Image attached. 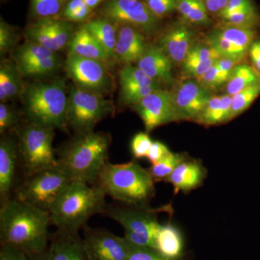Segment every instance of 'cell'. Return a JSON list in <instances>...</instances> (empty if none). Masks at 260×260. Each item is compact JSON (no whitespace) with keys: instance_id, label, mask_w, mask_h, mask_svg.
<instances>
[{"instance_id":"45","label":"cell","mask_w":260,"mask_h":260,"mask_svg":"<svg viewBox=\"0 0 260 260\" xmlns=\"http://www.w3.org/2000/svg\"><path fill=\"white\" fill-rule=\"evenodd\" d=\"M15 36L12 29L1 20L0 23V53L8 52L15 44Z\"/></svg>"},{"instance_id":"17","label":"cell","mask_w":260,"mask_h":260,"mask_svg":"<svg viewBox=\"0 0 260 260\" xmlns=\"http://www.w3.org/2000/svg\"><path fill=\"white\" fill-rule=\"evenodd\" d=\"M138 67L151 79L160 84H172L173 62L160 46L150 44L138 61Z\"/></svg>"},{"instance_id":"38","label":"cell","mask_w":260,"mask_h":260,"mask_svg":"<svg viewBox=\"0 0 260 260\" xmlns=\"http://www.w3.org/2000/svg\"><path fill=\"white\" fill-rule=\"evenodd\" d=\"M90 10L83 0H70L63 11V17L70 21H83L88 18Z\"/></svg>"},{"instance_id":"44","label":"cell","mask_w":260,"mask_h":260,"mask_svg":"<svg viewBox=\"0 0 260 260\" xmlns=\"http://www.w3.org/2000/svg\"><path fill=\"white\" fill-rule=\"evenodd\" d=\"M198 83L201 84L203 86L208 88L211 91V90L218 89L219 87L222 86L224 83L223 79L220 77V71L216 62L211 68L203 76L197 79Z\"/></svg>"},{"instance_id":"26","label":"cell","mask_w":260,"mask_h":260,"mask_svg":"<svg viewBox=\"0 0 260 260\" xmlns=\"http://www.w3.org/2000/svg\"><path fill=\"white\" fill-rule=\"evenodd\" d=\"M20 71L10 63L0 67V101L5 103L18 96L21 91Z\"/></svg>"},{"instance_id":"8","label":"cell","mask_w":260,"mask_h":260,"mask_svg":"<svg viewBox=\"0 0 260 260\" xmlns=\"http://www.w3.org/2000/svg\"><path fill=\"white\" fill-rule=\"evenodd\" d=\"M104 213L120 224L124 229V238L131 245L155 249L157 234L161 224L158 223L154 210L107 205Z\"/></svg>"},{"instance_id":"16","label":"cell","mask_w":260,"mask_h":260,"mask_svg":"<svg viewBox=\"0 0 260 260\" xmlns=\"http://www.w3.org/2000/svg\"><path fill=\"white\" fill-rule=\"evenodd\" d=\"M194 32L188 25L177 23L166 31L160 39V47L173 64H182L194 44Z\"/></svg>"},{"instance_id":"51","label":"cell","mask_w":260,"mask_h":260,"mask_svg":"<svg viewBox=\"0 0 260 260\" xmlns=\"http://www.w3.org/2000/svg\"><path fill=\"white\" fill-rule=\"evenodd\" d=\"M229 0H203L208 13L218 15L226 7Z\"/></svg>"},{"instance_id":"18","label":"cell","mask_w":260,"mask_h":260,"mask_svg":"<svg viewBox=\"0 0 260 260\" xmlns=\"http://www.w3.org/2000/svg\"><path fill=\"white\" fill-rule=\"evenodd\" d=\"M147 47L143 32L134 27L122 25L118 31L115 57L126 65L138 62Z\"/></svg>"},{"instance_id":"12","label":"cell","mask_w":260,"mask_h":260,"mask_svg":"<svg viewBox=\"0 0 260 260\" xmlns=\"http://www.w3.org/2000/svg\"><path fill=\"white\" fill-rule=\"evenodd\" d=\"M134 108L148 133L158 126L179 121L174 95L168 90H155L135 104Z\"/></svg>"},{"instance_id":"9","label":"cell","mask_w":260,"mask_h":260,"mask_svg":"<svg viewBox=\"0 0 260 260\" xmlns=\"http://www.w3.org/2000/svg\"><path fill=\"white\" fill-rule=\"evenodd\" d=\"M112 111V103L101 93L73 87L68 98L67 121L78 133L92 131Z\"/></svg>"},{"instance_id":"23","label":"cell","mask_w":260,"mask_h":260,"mask_svg":"<svg viewBox=\"0 0 260 260\" xmlns=\"http://www.w3.org/2000/svg\"><path fill=\"white\" fill-rule=\"evenodd\" d=\"M232 95L226 93L212 95L195 121L205 126H211L232 120Z\"/></svg>"},{"instance_id":"4","label":"cell","mask_w":260,"mask_h":260,"mask_svg":"<svg viewBox=\"0 0 260 260\" xmlns=\"http://www.w3.org/2000/svg\"><path fill=\"white\" fill-rule=\"evenodd\" d=\"M110 138L92 131L78 133L58 154V164L73 180L94 184L107 164Z\"/></svg>"},{"instance_id":"28","label":"cell","mask_w":260,"mask_h":260,"mask_svg":"<svg viewBox=\"0 0 260 260\" xmlns=\"http://www.w3.org/2000/svg\"><path fill=\"white\" fill-rule=\"evenodd\" d=\"M214 31L241 50L247 53L251 44L254 41L256 31L254 28L224 25L215 29Z\"/></svg>"},{"instance_id":"33","label":"cell","mask_w":260,"mask_h":260,"mask_svg":"<svg viewBox=\"0 0 260 260\" xmlns=\"http://www.w3.org/2000/svg\"><path fill=\"white\" fill-rule=\"evenodd\" d=\"M260 94V82L232 96V119L246 110Z\"/></svg>"},{"instance_id":"19","label":"cell","mask_w":260,"mask_h":260,"mask_svg":"<svg viewBox=\"0 0 260 260\" xmlns=\"http://www.w3.org/2000/svg\"><path fill=\"white\" fill-rule=\"evenodd\" d=\"M50 260H87L78 233L58 230L47 249Z\"/></svg>"},{"instance_id":"41","label":"cell","mask_w":260,"mask_h":260,"mask_svg":"<svg viewBox=\"0 0 260 260\" xmlns=\"http://www.w3.org/2000/svg\"><path fill=\"white\" fill-rule=\"evenodd\" d=\"M145 3L158 19L167 16L177 8V0H145Z\"/></svg>"},{"instance_id":"13","label":"cell","mask_w":260,"mask_h":260,"mask_svg":"<svg viewBox=\"0 0 260 260\" xmlns=\"http://www.w3.org/2000/svg\"><path fill=\"white\" fill-rule=\"evenodd\" d=\"M16 67L25 76L43 77L59 70L60 59L55 51L28 41L15 53Z\"/></svg>"},{"instance_id":"20","label":"cell","mask_w":260,"mask_h":260,"mask_svg":"<svg viewBox=\"0 0 260 260\" xmlns=\"http://www.w3.org/2000/svg\"><path fill=\"white\" fill-rule=\"evenodd\" d=\"M19 157L18 144L13 138H4L0 142V198L2 203L9 199L14 182Z\"/></svg>"},{"instance_id":"43","label":"cell","mask_w":260,"mask_h":260,"mask_svg":"<svg viewBox=\"0 0 260 260\" xmlns=\"http://www.w3.org/2000/svg\"><path fill=\"white\" fill-rule=\"evenodd\" d=\"M127 260H174L169 259L160 254L153 248L142 247L131 245L129 257ZM180 260V259H179Z\"/></svg>"},{"instance_id":"3","label":"cell","mask_w":260,"mask_h":260,"mask_svg":"<svg viewBox=\"0 0 260 260\" xmlns=\"http://www.w3.org/2000/svg\"><path fill=\"white\" fill-rule=\"evenodd\" d=\"M73 180L63 191L49 213L58 230L78 232L92 215L105 211L106 193L99 186Z\"/></svg>"},{"instance_id":"22","label":"cell","mask_w":260,"mask_h":260,"mask_svg":"<svg viewBox=\"0 0 260 260\" xmlns=\"http://www.w3.org/2000/svg\"><path fill=\"white\" fill-rule=\"evenodd\" d=\"M69 54L107 63L109 57L101 44L85 28L77 30L68 44Z\"/></svg>"},{"instance_id":"15","label":"cell","mask_w":260,"mask_h":260,"mask_svg":"<svg viewBox=\"0 0 260 260\" xmlns=\"http://www.w3.org/2000/svg\"><path fill=\"white\" fill-rule=\"evenodd\" d=\"M179 120H196L212 97L211 91L198 83L186 80L173 93Z\"/></svg>"},{"instance_id":"10","label":"cell","mask_w":260,"mask_h":260,"mask_svg":"<svg viewBox=\"0 0 260 260\" xmlns=\"http://www.w3.org/2000/svg\"><path fill=\"white\" fill-rule=\"evenodd\" d=\"M103 13L109 21L134 27L145 34H153L158 27L159 19L139 0H111L104 5Z\"/></svg>"},{"instance_id":"7","label":"cell","mask_w":260,"mask_h":260,"mask_svg":"<svg viewBox=\"0 0 260 260\" xmlns=\"http://www.w3.org/2000/svg\"><path fill=\"white\" fill-rule=\"evenodd\" d=\"M54 129L30 124L19 133V156L28 175L58 165L53 148Z\"/></svg>"},{"instance_id":"49","label":"cell","mask_w":260,"mask_h":260,"mask_svg":"<svg viewBox=\"0 0 260 260\" xmlns=\"http://www.w3.org/2000/svg\"><path fill=\"white\" fill-rule=\"evenodd\" d=\"M252 6L250 0H229L226 7L218 15L221 18L238 10L251 8Z\"/></svg>"},{"instance_id":"11","label":"cell","mask_w":260,"mask_h":260,"mask_svg":"<svg viewBox=\"0 0 260 260\" xmlns=\"http://www.w3.org/2000/svg\"><path fill=\"white\" fill-rule=\"evenodd\" d=\"M87 260H127L131 244L109 231L87 227L83 239Z\"/></svg>"},{"instance_id":"24","label":"cell","mask_w":260,"mask_h":260,"mask_svg":"<svg viewBox=\"0 0 260 260\" xmlns=\"http://www.w3.org/2000/svg\"><path fill=\"white\" fill-rule=\"evenodd\" d=\"M184 248V239L177 227L171 223L160 225L155 242V249L160 254L169 259H181Z\"/></svg>"},{"instance_id":"5","label":"cell","mask_w":260,"mask_h":260,"mask_svg":"<svg viewBox=\"0 0 260 260\" xmlns=\"http://www.w3.org/2000/svg\"><path fill=\"white\" fill-rule=\"evenodd\" d=\"M68 98L62 80L32 84L25 94V112L29 123L63 129L68 124Z\"/></svg>"},{"instance_id":"21","label":"cell","mask_w":260,"mask_h":260,"mask_svg":"<svg viewBox=\"0 0 260 260\" xmlns=\"http://www.w3.org/2000/svg\"><path fill=\"white\" fill-rule=\"evenodd\" d=\"M207 172L201 162L197 160H185L179 164L165 181L171 183L174 193L192 190L202 185Z\"/></svg>"},{"instance_id":"2","label":"cell","mask_w":260,"mask_h":260,"mask_svg":"<svg viewBox=\"0 0 260 260\" xmlns=\"http://www.w3.org/2000/svg\"><path fill=\"white\" fill-rule=\"evenodd\" d=\"M98 186L113 199L129 206L146 208L155 194V181L148 169L135 161L107 162L101 171Z\"/></svg>"},{"instance_id":"30","label":"cell","mask_w":260,"mask_h":260,"mask_svg":"<svg viewBox=\"0 0 260 260\" xmlns=\"http://www.w3.org/2000/svg\"><path fill=\"white\" fill-rule=\"evenodd\" d=\"M207 42L218 51L222 57L229 58L238 63H240L247 54L235 47L226 39L219 36L214 30L208 34Z\"/></svg>"},{"instance_id":"27","label":"cell","mask_w":260,"mask_h":260,"mask_svg":"<svg viewBox=\"0 0 260 260\" xmlns=\"http://www.w3.org/2000/svg\"><path fill=\"white\" fill-rule=\"evenodd\" d=\"M259 82L260 75L254 68L245 64H238L226 83V94L233 96Z\"/></svg>"},{"instance_id":"42","label":"cell","mask_w":260,"mask_h":260,"mask_svg":"<svg viewBox=\"0 0 260 260\" xmlns=\"http://www.w3.org/2000/svg\"><path fill=\"white\" fill-rule=\"evenodd\" d=\"M18 115L14 109L5 103L0 104V133L4 134L18 123Z\"/></svg>"},{"instance_id":"50","label":"cell","mask_w":260,"mask_h":260,"mask_svg":"<svg viewBox=\"0 0 260 260\" xmlns=\"http://www.w3.org/2000/svg\"><path fill=\"white\" fill-rule=\"evenodd\" d=\"M253 68L260 75V39L252 42L248 51Z\"/></svg>"},{"instance_id":"39","label":"cell","mask_w":260,"mask_h":260,"mask_svg":"<svg viewBox=\"0 0 260 260\" xmlns=\"http://www.w3.org/2000/svg\"><path fill=\"white\" fill-rule=\"evenodd\" d=\"M153 142L148 133H139L133 137L131 141V151L135 158L140 159L148 156L149 150Z\"/></svg>"},{"instance_id":"34","label":"cell","mask_w":260,"mask_h":260,"mask_svg":"<svg viewBox=\"0 0 260 260\" xmlns=\"http://www.w3.org/2000/svg\"><path fill=\"white\" fill-rule=\"evenodd\" d=\"M224 25L244 27V28H254L258 21V16L254 7L238 10L237 12L225 15L220 18Z\"/></svg>"},{"instance_id":"48","label":"cell","mask_w":260,"mask_h":260,"mask_svg":"<svg viewBox=\"0 0 260 260\" xmlns=\"http://www.w3.org/2000/svg\"><path fill=\"white\" fill-rule=\"evenodd\" d=\"M239 64L237 61L233 60L226 57H220L216 61L219 71H220V77L223 79L224 83L226 84L230 78L231 75L234 68Z\"/></svg>"},{"instance_id":"53","label":"cell","mask_w":260,"mask_h":260,"mask_svg":"<svg viewBox=\"0 0 260 260\" xmlns=\"http://www.w3.org/2000/svg\"><path fill=\"white\" fill-rule=\"evenodd\" d=\"M36 260H50L49 259V255H48L47 251L44 254H43L42 255L36 258Z\"/></svg>"},{"instance_id":"29","label":"cell","mask_w":260,"mask_h":260,"mask_svg":"<svg viewBox=\"0 0 260 260\" xmlns=\"http://www.w3.org/2000/svg\"><path fill=\"white\" fill-rule=\"evenodd\" d=\"M179 14L185 21L194 25H208V11L203 0H177Z\"/></svg>"},{"instance_id":"1","label":"cell","mask_w":260,"mask_h":260,"mask_svg":"<svg viewBox=\"0 0 260 260\" xmlns=\"http://www.w3.org/2000/svg\"><path fill=\"white\" fill-rule=\"evenodd\" d=\"M0 209L1 245L23 251L32 258L47 251L50 213L16 198L2 203Z\"/></svg>"},{"instance_id":"25","label":"cell","mask_w":260,"mask_h":260,"mask_svg":"<svg viewBox=\"0 0 260 260\" xmlns=\"http://www.w3.org/2000/svg\"><path fill=\"white\" fill-rule=\"evenodd\" d=\"M85 27L101 44L109 59L115 57L118 36L116 27L109 20L102 19L92 20L85 24Z\"/></svg>"},{"instance_id":"31","label":"cell","mask_w":260,"mask_h":260,"mask_svg":"<svg viewBox=\"0 0 260 260\" xmlns=\"http://www.w3.org/2000/svg\"><path fill=\"white\" fill-rule=\"evenodd\" d=\"M185 159L186 157L183 154L173 153L172 152L161 160L152 165L148 170L154 181H165L177 166Z\"/></svg>"},{"instance_id":"6","label":"cell","mask_w":260,"mask_h":260,"mask_svg":"<svg viewBox=\"0 0 260 260\" xmlns=\"http://www.w3.org/2000/svg\"><path fill=\"white\" fill-rule=\"evenodd\" d=\"M73 181L68 173L58 164L28 175L19 188L16 198L49 212Z\"/></svg>"},{"instance_id":"35","label":"cell","mask_w":260,"mask_h":260,"mask_svg":"<svg viewBox=\"0 0 260 260\" xmlns=\"http://www.w3.org/2000/svg\"><path fill=\"white\" fill-rule=\"evenodd\" d=\"M160 89L139 85H121V100L124 105H135L147 95Z\"/></svg>"},{"instance_id":"47","label":"cell","mask_w":260,"mask_h":260,"mask_svg":"<svg viewBox=\"0 0 260 260\" xmlns=\"http://www.w3.org/2000/svg\"><path fill=\"white\" fill-rule=\"evenodd\" d=\"M0 260H36L23 251L8 245H1Z\"/></svg>"},{"instance_id":"37","label":"cell","mask_w":260,"mask_h":260,"mask_svg":"<svg viewBox=\"0 0 260 260\" xmlns=\"http://www.w3.org/2000/svg\"><path fill=\"white\" fill-rule=\"evenodd\" d=\"M221 56L219 54L218 51L208 42L205 44L194 43L188 52L185 60L207 61L217 60Z\"/></svg>"},{"instance_id":"14","label":"cell","mask_w":260,"mask_h":260,"mask_svg":"<svg viewBox=\"0 0 260 260\" xmlns=\"http://www.w3.org/2000/svg\"><path fill=\"white\" fill-rule=\"evenodd\" d=\"M65 66L70 78L80 88L101 93L110 87V76L102 61L69 54Z\"/></svg>"},{"instance_id":"32","label":"cell","mask_w":260,"mask_h":260,"mask_svg":"<svg viewBox=\"0 0 260 260\" xmlns=\"http://www.w3.org/2000/svg\"><path fill=\"white\" fill-rule=\"evenodd\" d=\"M120 85H139L161 88V84L148 76L138 67L125 65L119 72Z\"/></svg>"},{"instance_id":"40","label":"cell","mask_w":260,"mask_h":260,"mask_svg":"<svg viewBox=\"0 0 260 260\" xmlns=\"http://www.w3.org/2000/svg\"><path fill=\"white\" fill-rule=\"evenodd\" d=\"M217 60L207 61L185 60L182 63V70L186 78L198 79L205 74L215 64Z\"/></svg>"},{"instance_id":"52","label":"cell","mask_w":260,"mask_h":260,"mask_svg":"<svg viewBox=\"0 0 260 260\" xmlns=\"http://www.w3.org/2000/svg\"><path fill=\"white\" fill-rule=\"evenodd\" d=\"M83 1L85 2V4L88 5L89 8L92 10L95 7H96L102 0H83Z\"/></svg>"},{"instance_id":"36","label":"cell","mask_w":260,"mask_h":260,"mask_svg":"<svg viewBox=\"0 0 260 260\" xmlns=\"http://www.w3.org/2000/svg\"><path fill=\"white\" fill-rule=\"evenodd\" d=\"M66 0H31L32 11L42 19L50 18L60 12Z\"/></svg>"},{"instance_id":"46","label":"cell","mask_w":260,"mask_h":260,"mask_svg":"<svg viewBox=\"0 0 260 260\" xmlns=\"http://www.w3.org/2000/svg\"><path fill=\"white\" fill-rule=\"evenodd\" d=\"M172 152L168 148L167 145L162 143L161 142L155 141L153 142L151 148L149 150L147 158L148 159L151 165H153L167 157Z\"/></svg>"}]
</instances>
